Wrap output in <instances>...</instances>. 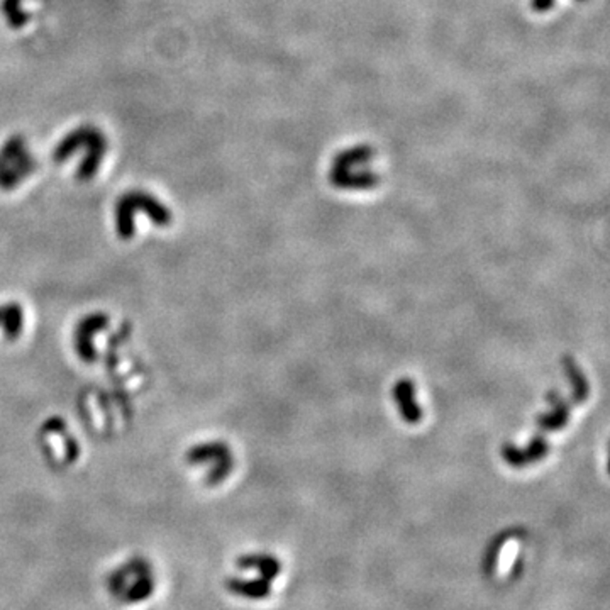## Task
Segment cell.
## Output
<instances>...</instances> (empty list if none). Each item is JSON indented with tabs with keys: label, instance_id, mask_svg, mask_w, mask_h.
<instances>
[{
	"label": "cell",
	"instance_id": "cell-1",
	"mask_svg": "<svg viewBox=\"0 0 610 610\" xmlns=\"http://www.w3.org/2000/svg\"><path fill=\"white\" fill-rule=\"evenodd\" d=\"M145 211L150 215L151 221L156 225H170L172 214L151 195L143 192H135L119 200L115 209V225L117 235L123 239H129L135 235V212Z\"/></svg>",
	"mask_w": 610,
	"mask_h": 610
},
{
	"label": "cell",
	"instance_id": "cell-2",
	"mask_svg": "<svg viewBox=\"0 0 610 610\" xmlns=\"http://www.w3.org/2000/svg\"><path fill=\"white\" fill-rule=\"evenodd\" d=\"M187 461L192 465H204V463L214 465L207 478V484L211 485L221 484L233 466V463L229 461V449L223 443H204L190 449L187 453Z\"/></svg>",
	"mask_w": 610,
	"mask_h": 610
},
{
	"label": "cell",
	"instance_id": "cell-3",
	"mask_svg": "<svg viewBox=\"0 0 610 610\" xmlns=\"http://www.w3.org/2000/svg\"><path fill=\"white\" fill-rule=\"evenodd\" d=\"M109 323L105 314H90L84 321H80L75 331V348L80 360L94 363L97 360V349L94 346V339L100 331L105 329Z\"/></svg>",
	"mask_w": 610,
	"mask_h": 610
},
{
	"label": "cell",
	"instance_id": "cell-4",
	"mask_svg": "<svg viewBox=\"0 0 610 610\" xmlns=\"http://www.w3.org/2000/svg\"><path fill=\"white\" fill-rule=\"evenodd\" d=\"M225 588L231 594L249 600H265L272 594L270 582L263 578H227Z\"/></svg>",
	"mask_w": 610,
	"mask_h": 610
},
{
	"label": "cell",
	"instance_id": "cell-5",
	"mask_svg": "<svg viewBox=\"0 0 610 610\" xmlns=\"http://www.w3.org/2000/svg\"><path fill=\"white\" fill-rule=\"evenodd\" d=\"M236 565L241 570H256L260 573V578L270 584L282 572L280 561L270 555H245L237 558Z\"/></svg>",
	"mask_w": 610,
	"mask_h": 610
},
{
	"label": "cell",
	"instance_id": "cell-6",
	"mask_svg": "<svg viewBox=\"0 0 610 610\" xmlns=\"http://www.w3.org/2000/svg\"><path fill=\"white\" fill-rule=\"evenodd\" d=\"M155 586H156V584H155V578H153L151 572L139 575L131 585L125 586V594L121 598L127 604L145 602L153 595Z\"/></svg>",
	"mask_w": 610,
	"mask_h": 610
},
{
	"label": "cell",
	"instance_id": "cell-7",
	"mask_svg": "<svg viewBox=\"0 0 610 610\" xmlns=\"http://www.w3.org/2000/svg\"><path fill=\"white\" fill-rule=\"evenodd\" d=\"M25 327V311L19 304H5L4 305V325H2V331L9 341L17 339L19 335L23 333Z\"/></svg>",
	"mask_w": 610,
	"mask_h": 610
},
{
	"label": "cell",
	"instance_id": "cell-8",
	"mask_svg": "<svg viewBox=\"0 0 610 610\" xmlns=\"http://www.w3.org/2000/svg\"><path fill=\"white\" fill-rule=\"evenodd\" d=\"M4 325V305L0 307V327Z\"/></svg>",
	"mask_w": 610,
	"mask_h": 610
}]
</instances>
